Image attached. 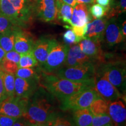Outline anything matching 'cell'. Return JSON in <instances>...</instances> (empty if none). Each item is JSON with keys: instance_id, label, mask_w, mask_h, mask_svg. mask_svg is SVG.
<instances>
[{"instance_id": "obj_28", "label": "cell", "mask_w": 126, "mask_h": 126, "mask_svg": "<svg viewBox=\"0 0 126 126\" xmlns=\"http://www.w3.org/2000/svg\"><path fill=\"white\" fill-rule=\"evenodd\" d=\"M113 125L111 118L109 114L93 115L91 126H108Z\"/></svg>"}, {"instance_id": "obj_44", "label": "cell", "mask_w": 126, "mask_h": 126, "mask_svg": "<svg viewBox=\"0 0 126 126\" xmlns=\"http://www.w3.org/2000/svg\"><path fill=\"white\" fill-rule=\"evenodd\" d=\"M38 124H32L31 126H38Z\"/></svg>"}, {"instance_id": "obj_4", "label": "cell", "mask_w": 126, "mask_h": 126, "mask_svg": "<svg viewBox=\"0 0 126 126\" xmlns=\"http://www.w3.org/2000/svg\"><path fill=\"white\" fill-rule=\"evenodd\" d=\"M54 72V75L70 81L84 82L94 81L96 68L93 62L74 67H61Z\"/></svg>"}, {"instance_id": "obj_21", "label": "cell", "mask_w": 126, "mask_h": 126, "mask_svg": "<svg viewBox=\"0 0 126 126\" xmlns=\"http://www.w3.org/2000/svg\"><path fill=\"white\" fill-rule=\"evenodd\" d=\"M57 18L63 22L70 24L73 7L63 2L61 0H56Z\"/></svg>"}, {"instance_id": "obj_8", "label": "cell", "mask_w": 126, "mask_h": 126, "mask_svg": "<svg viewBox=\"0 0 126 126\" xmlns=\"http://www.w3.org/2000/svg\"><path fill=\"white\" fill-rule=\"evenodd\" d=\"M94 89L100 97L109 103L123 98V95L110 83L106 75L97 70L94 77Z\"/></svg>"}, {"instance_id": "obj_40", "label": "cell", "mask_w": 126, "mask_h": 126, "mask_svg": "<svg viewBox=\"0 0 126 126\" xmlns=\"http://www.w3.org/2000/svg\"><path fill=\"white\" fill-rule=\"evenodd\" d=\"M63 2L65 3L66 4L69 5L71 7H74L77 4L76 0H61Z\"/></svg>"}, {"instance_id": "obj_42", "label": "cell", "mask_w": 126, "mask_h": 126, "mask_svg": "<svg viewBox=\"0 0 126 126\" xmlns=\"http://www.w3.org/2000/svg\"><path fill=\"white\" fill-rule=\"evenodd\" d=\"M94 0H76L77 4H92Z\"/></svg>"}, {"instance_id": "obj_27", "label": "cell", "mask_w": 126, "mask_h": 126, "mask_svg": "<svg viewBox=\"0 0 126 126\" xmlns=\"http://www.w3.org/2000/svg\"><path fill=\"white\" fill-rule=\"evenodd\" d=\"M43 126H76L73 119L68 116H62L59 113L54 119Z\"/></svg>"}, {"instance_id": "obj_34", "label": "cell", "mask_w": 126, "mask_h": 126, "mask_svg": "<svg viewBox=\"0 0 126 126\" xmlns=\"http://www.w3.org/2000/svg\"><path fill=\"white\" fill-rule=\"evenodd\" d=\"M67 28H71L72 30V31L74 32V33L79 37H81L82 39L85 38V35L86 31H87L88 23L85 26H82V27H78V26H65Z\"/></svg>"}, {"instance_id": "obj_22", "label": "cell", "mask_w": 126, "mask_h": 126, "mask_svg": "<svg viewBox=\"0 0 126 126\" xmlns=\"http://www.w3.org/2000/svg\"><path fill=\"white\" fill-rule=\"evenodd\" d=\"M109 103L101 97L93 101L89 107L92 115H101L108 114Z\"/></svg>"}, {"instance_id": "obj_2", "label": "cell", "mask_w": 126, "mask_h": 126, "mask_svg": "<svg viewBox=\"0 0 126 126\" xmlns=\"http://www.w3.org/2000/svg\"><path fill=\"white\" fill-rule=\"evenodd\" d=\"M39 85L61 101L80 91L94 88V81L78 82L59 78L54 74L47 73L40 70Z\"/></svg>"}, {"instance_id": "obj_3", "label": "cell", "mask_w": 126, "mask_h": 126, "mask_svg": "<svg viewBox=\"0 0 126 126\" xmlns=\"http://www.w3.org/2000/svg\"><path fill=\"white\" fill-rule=\"evenodd\" d=\"M106 75L110 83L123 95L126 94V70L124 61H111L100 64L96 69Z\"/></svg>"}, {"instance_id": "obj_14", "label": "cell", "mask_w": 126, "mask_h": 126, "mask_svg": "<svg viewBox=\"0 0 126 126\" xmlns=\"http://www.w3.org/2000/svg\"><path fill=\"white\" fill-rule=\"evenodd\" d=\"M89 62L92 61L81 51L79 45H77L69 47L64 65L66 67H74L84 65Z\"/></svg>"}, {"instance_id": "obj_19", "label": "cell", "mask_w": 126, "mask_h": 126, "mask_svg": "<svg viewBox=\"0 0 126 126\" xmlns=\"http://www.w3.org/2000/svg\"><path fill=\"white\" fill-rule=\"evenodd\" d=\"M106 43L110 46L120 43L123 40L122 32L117 23L114 22L107 23L105 34Z\"/></svg>"}, {"instance_id": "obj_20", "label": "cell", "mask_w": 126, "mask_h": 126, "mask_svg": "<svg viewBox=\"0 0 126 126\" xmlns=\"http://www.w3.org/2000/svg\"><path fill=\"white\" fill-rule=\"evenodd\" d=\"M93 115L89 108L74 111L73 119L76 126H91Z\"/></svg>"}, {"instance_id": "obj_39", "label": "cell", "mask_w": 126, "mask_h": 126, "mask_svg": "<svg viewBox=\"0 0 126 126\" xmlns=\"http://www.w3.org/2000/svg\"><path fill=\"white\" fill-rule=\"evenodd\" d=\"M126 0H121L120 2V12H123L126 11Z\"/></svg>"}, {"instance_id": "obj_36", "label": "cell", "mask_w": 126, "mask_h": 126, "mask_svg": "<svg viewBox=\"0 0 126 126\" xmlns=\"http://www.w3.org/2000/svg\"><path fill=\"white\" fill-rule=\"evenodd\" d=\"M20 57V54L17 53L15 50H11L8 52H6L5 55V59L8 60L9 61H11L16 64H18L19 61Z\"/></svg>"}, {"instance_id": "obj_23", "label": "cell", "mask_w": 126, "mask_h": 126, "mask_svg": "<svg viewBox=\"0 0 126 126\" xmlns=\"http://www.w3.org/2000/svg\"><path fill=\"white\" fill-rule=\"evenodd\" d=\"M15 29L7 32L1 33L0 37V47H1L4 51L8 52L14 50V41H15Z\"/></svg>"}, {"instance_id": "obj_31", "label": "cell", "mask_w": 126, "mask_h": 126, "mask_svg": "<svg viewBox=\"0 0 126 126\" xmlns=\"http://www.w3.org/2000/svg\"><path fill=\"white\" fill-rule=\"evenodd\" d=\"M14 26L10 20L0 13V33L13 30L15 28Z\"/></svg>"}, {"instance_id": "obj_16", "label": "cell", "mask_w": 126, "mask_h": 126, "mask_svg": "<svg viewBox=\"0 0 126 126\" xmlns=\"http://www.w3.org/2000/svg\"><path fill=\"white\" fill-rule=\"evenodd\" d=\"M37 14L39 18L49 22L57 18L56 0H38Z\"/></svg>"}, {"instance_id": "obj_6", "label": "cell", "mask_w": 126, "mask_h": 126, "mask_svg": "<svg viewBox=\"0 0 126 126\" xmlns=\"http://www.w3.org/2000/svg\"><path fill=\"white\" fill-rule=\"evenodd\" d=\"M28 0H0V13L14 25H22L27 19Z\"/></svg>"}, {"instance_id": "obj_32", "label": "cell", "mask_w": 126, "mask_h": 126, "mask_svg": "<svg viewBox=\"0 0 126 126\" xmlns=\"http://www.w3.org/2000/svg\"><path fill=\"white\" fill-rule=\"evenodd\" d=\"M106 8L102 7L100 5L94 4L90 8L89 11L93 18L94 19H100L106 15Z\"/></svg>"}, {"instance_id": "obj_35", "label": "cell", "mask_w": 126, "mask_h": 126, "mask_svg": "<svg viewBox=\"0 0 126 126\" xmlns=\"http://www.w3.org/2000/svg\"><path fill=\"white\" fill-rule=\"evenodd\" d=\"M4 73V72L3 71L1 66H0V103L8 97L7 95L6 94L5 91L4 81H3Z\"/></svg>"}, {"instance_id": "obj_41", "label": "cell", "mask_w": 126, "mask_h": 126, "mask_svg": "<svg viewBox=\"0 0 126 126\" xmlns=\"http://www.w3.org/2000/svg\"><path fill=\"white\" fill-rule=\"evenodd\" d=\"M126 22L124 21L122 25V31H121V32H122V36L123 37V39L126 38Z\"/></svg>"}, {"instance_id": "obj_25", "label": "cell", "mask_w": 126, "mask_h": 126, "mask_svg": "<svg viewBox=\"0 0 126 126\" xmlns=\"http://www.w3.org/2000/svg\"><path fill=\"white\" fill-rule=\"evenodd\" d=\"M15 75L5 72L3 75V81L6 94L8 97L15 95Z\"/></svg>"}, {"instance_id": "obj_38", "label": "cell", "mask_w": 126, "mask_h": 126, "mask_svg": "<svg viewBox=\"0 0 126 126\" xmlns=\"http://www.w3.org/2000/svg\"><path fill=\"white\" fill-rule=\"evenodd\" d=\"M110 1L111 0H96L97 4L106 8L107 10H108L109 6L110 5Z\"/></svg>"}, {"instance_id": "obj_12", "label": "cell", "mask_w": 126, "mask_h": 126, "mask_svg": "<svg viewBox=\"0 0 126 126\" xmlns=\"http://www.w3.org/2000/svg\"><path fill=\"white\" fill-rule=\"evenodd\" d=\"M57 42L56 39L46 37H41L34 42L32 52L40 66L45 63L48 53Z\"/></svg>"}, {"instance_id": "obj_9", "label": "cell", "mask_w": 126, "mask_h": 126, "mask_svg": "<svg viewBox=\"0 0 126 126\" xmlns=\"http://www.w3.org/2000/svg\"><path fill=\"white\" fill-rule=\"evenodd\" d=\"M29 99L16 96L8 97L0 103V113L16 119L22 117L27 109Z\"/></svg>"}, {"instance_id": "obj_7", "label": "cell", "mask_w": 126, "mask_h": 126, "mask_svg": "<svg viewBox=\"0 0 126 126\" xmlns=\"http://www.w3.org/2000/svg\"><path fill=\"white\" fill-rule=\"evenodd\" d=\"M68 49L69 46L57 42L48 53L45 63L40 66V70L47 73H53L63 67Z\"/></svg>"}, {"instance_id": "obj_18", "label": "cell", "mask_w": 126, "mask_h": 126, "mask_svg": "<svg viewBox=\"0 0 126 126\" xmlns=\"http://www.w3.org/2000/svg\"><path fill=\"white\" fill-rule=\"evenodd\" d=\"M88 7L85 4H78L74 7L70 25L71 26L82 27L89 22Z\"/></svg>"}, {"instance_id": "obj_11", "label": "cell", "mask_w": 126, "mask_h": 126, "mask_svg": "<svg viewBox=\"0 0 126 126\" xmlns=\"http://www.w3.org/2000/svg\"><path fill=\"white\" fill-rule=\"evenodd\" d=\"M81 51L88 56L92 61L103 63L105 61V56L100 47V43L89 38L82 39L79 44Z\"/></svg>"}, {"instance_id": "obj_37", "label": "cell", "mask_w": 126, "mask_h": 126, "mask_svg": "<svg viewBox=\"0 0 126 126\" xmlns=\"http://www.w3.org/2000/svg\"><path fill=\"white\" fill-rule=\"evenodd\" d=\"M32 124L27 120L25 117H20L18 118L12 126H31Z\"/></svg>"}, {"instance_id": "obj_43", "label": "cell", "mask_w": 126, "mask_h": 126, "mask_svg": "<svg viewBox=\"0 0 126 126\" xmlns=\"http://www.w3.org/2000/svg\"><path fill=\"white\" fill-rule=\"evenodd\" d=\"M5 53L6 52L4 51V50L3 49L2 47H0V63L1 62V61H2V59L4 58Z\"/></svg>"}, {"instance_id": "obj_33", "label": "cell", "mask_w": 126, "mask_h": 126, "mask_svg": "<svg viewBox=\"0 0 126 126\" xmlns=\"http://www.w3.org/2000/svg\"><path fill=\"white\" fill-rule=\"evenodd\" d=\"M16 120V118L0 113V126H12Z\"/></svg>"}, {"instance_id": "obj_5", "label": "cell", "mask_w": 126, "mask_h": 126, "mask_svg": "<svg viewBox=\"0 0 126 126\" xmlns=\"http://www.w3.org/2000/svg\"><path fill=\"white\" fill-rule=\"evenodd\" d=\"M100 97L94 88H89L72 94L61 100L60 109L63 111H75L89 108L93 101Z\"/></svg>"}, {"instance_id": "obj_17", "label": "cell", "mask_w": 126, "mask_h": 126, "mask_svg": "<svg viewBox=\"0 0 126 126\" xmlns=\"http://www.w3.org/2000/svg\"><path fill=\"white\" fill-rule=\"evenodd\" d=\"M107 23L106 19L104 18L95 19L91 22L88 23L85 38L91 39L100 43L103 39Z\"/></svg>"}, {"instance_id": "obj_29", "label": "cell", "mask_w": 126, "mask_h": 126, "mask_svg": "<svg viewBox=\"0 0 126 126\" xmlns=\"http://www.w3.org/2000/svg\"><path fill=\"white\" fill-rule=\"evenodd\" d=\"M0 66L4 72L14 75H15L18 69V64L9 61L5 58L0 63Z\"/></svg>"}, {"instance_id": "obj_45", "label": "cell", "mask_w": 126, "mask_h": 126, "mask_svg": "<svg viewBox=\"0 0 126 126\" xmlns=\"http://www.w3.org/2000/svg\"><path fill=\"white\" fill-rule=\"evenodd\" d=\"M114 126L113 125H110V126Z\"/></svg>"}, {"instance_id": "obj_1", "label": "cell", "mask_w": 126, "mask_h": 126, "mask_svg": "<svg viewBox=\"0 0 126 126\" xmlns=\"http://www.w3.org/2000/svg\"><path fill=\"white\" fill-rule=\"evenodd\" d=\"M54 96L40 86L29 99L23 117L32 124L45 125L59 114L60 105Z\"/></svg>"}, {"instance_id": "obj_24", "label": "cell", "mask_w": 126, "mask_h": 126, "mask_svg": "<svg viewBox=\"0 0 126 126\" xmlns=\"http://www.w3.org/2000/svg\"><path fill=\"white\" fill-rule=\"evenodd\" d=\"M18 65V68H34L38 66L39 63L32 51L25 54H20Z\"/></svg>"}, {"instance_id": "obj_46", "label": "cell", "mask_w": 126, "mask_h": 126, "mask_svg": "<svg viewBox=\"0 0 126 126\" xmlns=\"http://www.w3.org/2000/svg\"><path fill=\"white\" fill-rule=\"evenodd\" d=\"M38 126H42V125H39Z\"/></svg>"}, {"instance_id": "obj_10", "label": "cell", "mask_w": 126, "mask_h": 126, "mask_svg": "<svg viewBox=\"0 0 126 126\" xmlns=\"http://www.w3.org/2000/svg\"><path fill=\"white\" fill-rule=\"evenodd\" d=\"M40 79H23L15 77V95L18 97L30 98L40 86Z\"/></svg>"}, {"instance_id": "obj_26", "label": "cell", "mask_w": 126, "mask_h": 126, "mask_svg": "<svg viewBox=\"0 0 126 126\" xmlns=\"http://www.w3.org/2000/svg\"><path fill=\"white\" fill-rule=\"evenodd\" d=\"M40 70H36L33 68H18L16 77L23 79H40Z\"/></svg>"}, {"instance_id": "obj_15", "label": "cell", "mask_w": 126, "mask_h": 126, "mask_svg": "<svg viewBox=\"0 0 126 126\" xmlns=\"http://www.w3.org/2000/svg\"><path fill=\"white\" fill-rule=\"evenodd\" d=\"M15 41L14 50L19 54H22L29 53L33 50L34 42L32 38L26 33L15 28L14 31Z\"/></svg>"}, {"instance_id": "obj_47", "label": "cell", "mask_w": 126, "mask_h": 126, "mask_svg": "<svg viewBox=\"0 0 126 126\" xmlns=\"http://www.w3.org/2000/svg\"><path fill=\"white\" fill-rule=\"evenodd\" d=\"M1 33H0V37H1Z\"/></svg>"}, {"instance_id": "obj_30", "label": "cell", "mask_w": 126, "mask_h": 126, "mask_svg": "<svg viewBox=\"0 0 126 126\" xmlns=\"http://www.w3.org/2000/svg\"><path fill=\"white\" fill-rule=\"evenodd\" d=\"M68 30H67L63 34V40L66 45L69 46L73 45V44H77L80 42L82 39H83L81 37H78L71 28H68Z\"/></svg>"}, {"instance_id": "obj_13", "label": "cell", "mask_w": 126, "mask_h": 126, "mask_svg": "<svg viewBox=\"0 0 126 126\" xmlns=\"http://www.w3.org/2000/svg\"><path fill=\"white\" fill-rule=\"evenodd\" d=\"M108 114L114 126H126V108L125 103L120 99L110 102Z\"/></svg>"}]
</instances>
